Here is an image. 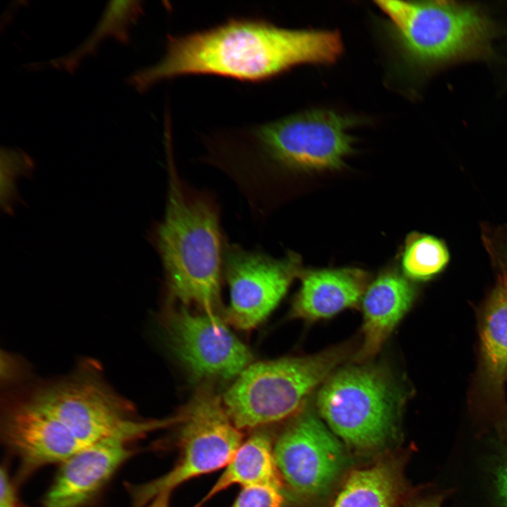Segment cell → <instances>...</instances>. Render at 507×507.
<instances>
[{
  "instance_id": "6da1fadb",
  "label": "cell",
  "mask_w": 507,
  "mask_h": 507,
  "mask_svg": "<svg viewBox=\"0 0 507 507\" xmlns=\"http://www.w3.org/2000/svg\"><path fill=\"white\" fill-rule=\"evenodd\" d=\"M343 51L342 37L335 30L231 20L207 30L169 36L162 58L125 81L141 94L160 81L187 75L260 81L302 64H332Z\"/></svg>"
},
{
  "instance_id": "7a4b0ae2",
  "label": "cell",
  "mask_w": 507,
  "mask_h": 507,
  "mask_svg": "<svg viewBox=\"0 0 507 507\" xmlns=\"http://www.w3.org/2000/svg\"><path fill=\"white\" fill-rule=\"evenodd\" d=\"M356 117L312 109L219 137L204 161L237 187L256 217L278 172L337 168L353 149Z\"/></svg>"
},
{
  "instance_id": "3957f363",
  "label": "cell",
  "mask_w": 507,
  "mask_h": 507,
  "mask_svg": "<svg viewBox=\"0 0 507 507\" xmlns=\"http://www.w3.org/2000/svg\"><path fill=\"white\" fill-rule=\"evenodd\" d=\"M165 215L158 231L170 301L215 313L220 306L225 237L220 208L208 192L189 185L169 154Z\"/></svg>"
},
{
  "instance_id": "277c9868",
  "label": "cell",
  "mask_w": 507,
  "mask_h": 507,
  "mask_svg": "<svg viewBox=\"0 0 507 507\" xmlns=\"http://www.w3.org/2000/svg\"><path fill=\"white\" fill-rule=\"evenodd\" d=\"M399 61L431 66L489 51L492 27L478 8L452 1H377Z\"/></svg>"
},
{
  "instance_id": "5b68a950",
  "label": "cell",
  "mask_w": 507,
  "mask_h": 507,
  "mask_svg": "<svg viewBox=\"0 0 507 507\" xmlns=\"http://www.w3.org/2000/svg\"><path fill=\"white\" fill-rule=\"evenodd\" d=\"M349 352V346L342 345L314 355L251 364L224 394L228 415L241 430L294 415Z\"/></svg>"
},
{
  "instance_id": "8992f818",
  "label": "cell",
  "mask_w": 507,
  "mask_h": 507,
  "mask_svg": "<svg viewBox=\"0 0 507 507\" xmlns=\"http://www.w3.org/2000/svg\"><path fill=\"white\" fill-rule=\"evenodd\" d=\"M382 366L353 365L331 375L316 396L322 418L354 447L370 449L391 434L406 395Z\"/></svg>"
},
{
  "instance_id": "52a82bcc",
  "label": "cell",
  "mask_w": 507,
  "mask_h": 507,
  "mask_svg": "<svg viewBox=\"0 0 507 507\" xmlns=\"http://www.w3.org/2000/svg\"><path fill=\"white\" fill-rule=\"evenodd\" d=\"M27 396L56 418L84 446L110 438L130 442L176 423L174 416L139 420L130 403L110 389L97 371L90 368L40 387Z\"/></svg>"
},
{
  "instance_id": "ba28073f",
  "label": "cell",
  "mask_w": 507,
  "mask_h": 507,
  "mask_svg": "<svg viewBox=\"0 0 507 507\" xmlns=\"http://www.w3.org/2000/svg\"><path fill=\"white\" fill-rule=\"evenodd\" d=\"M180 412L179 460L168 473L134 490L137 507L160 492H172L190 479L227 466L243 443L241 430L210 385L199 388Z\"/></svg>"
},
{
  "instance_id": "9c48e42d",
  "label": "cell",
  "mask_w": 507,
  "mask_h": 507,
  "mask_svg": "<svg viewBox=\"0 0 507 507\" xmlns=\"http://www.w3.org/2000/svg\"><path fill=\"white\" fill-rule=\"evenodd\" d=\"M299 273L294 254L277 258L225 240L223 275L230 295L225 320L239 330L254 328L277 306Z\"/></svg>"
},
{
  "instance_id": "30bf717a",
  "label": "cell",
  "mask_w": 507,
  "mask_h": 507,
  "mask_svg": "<svg viewBox=\"0 0 507 507\" xmlns=\"http://www.w3.org/2000/svg\"><path fill=\"white\" fill-rule=\"evenodd\" d=\"M164 321L172 350L195 380H230L251 363L249 349L216 313L180 305L168 308Z\"/></svg>"
},
{
  "instance_id": "8fae6325",
  "label": "cell",
  "mask_w": 507,
  "mask_h": 507,
  "mask_svg": "<svg viewBox=\"0 0 507 507\" xmlns=\"http://www.w3.org/2000/svg\"><path fill=\"white\" fill-rule=\"evenodd\" d=\"M273 451L281 477L294 492L304 495L326 491L344 463L339 440L303 408L278 437Z\"/></svg>"
},
{
  "instance_id": "7c38bea8",
  "label": "cell",
  "mask_w": 507,
  "mask_h": 507,
  "mask_svg": "<svg viewBox=\"0 0 507 507\" xmlns=\"http://www.w3.org/2000/svg\"><path fill=\"white\" fill-rule=\"evenodd\" d=\"M5 446L20 461V476L62 463L86 447L56 418L28 396L6 406L1 423Z\"/></svg>"
},
{
  "instance_id": "4fadbf2b",
  "label": "cell",
  "mask_w": 507,
  "mask_h": 507,
  "mask_svg": "<svg viewBox=\"0 0 507 507\" xmlns=\"http://www.w3.org/2000/svg\"><path fill=\"white\" fill-rule=\"evenodd\" d=\"M480 355L472 405L494 423L507 417V275L499 278L480 318Z\"/></svg>"
},
{
  "instance_id": "5bb4252c",
  "label": "cell",
  "mask_w": 507,
  "mask_h": 507,
  "mask_svg": "<svg viewBox=\"0 0 507 507\" xmlns=\"http://www.w3.org/2000/svg\"><path fill=\"white\" fill-rule=\"evenodd\" d=\"M130 441L110 438L78 451L61 465L42 507H83L133 453Z\"/></svg>"
},
{
  "instance_id": "9a60e30c",
  "label": "cell",
  "mask_w": 507,
  "mask_h": 507,
  "mask_svg": "<svg viewBox=\"0 0 507 507\" xmlns=\"http://www.w3.org/2000/svg\"><path fill=\"white\" fill-rule=\"evenodd\" d=\"M415 289L396 273L378 277L365 289L362 300L363 339L355 355L363 363L376 355L412 305Z\"/></svg>"
},
{
  "instance_id": "2e32d148",
  "label": "cell",
  "mask_w": 507,
  "mask_h": 507,
  "mask_svg": "<svg viewBox=\"0 0 507 507\" xmlns=\"http://www.w3.org/2000/svg\"><path fill=\"white\" fill-rule=\"evenodd\" d=\"M366 277L351 268L306 273L295 296L291 315L308 321L332 317L355 306L366 289Z\"/></svg>"
},
{
  "instance_id": "e0dca14e",
  "label": "cell",
  "mask_w": 507,
  "mask_h": 507,
  "mask_svg": "<svg viewBox=\"0 0 507 507\" xmlns=\"http://www.w3.org/2000/svg\"><path fill=\"white\" fill-rule=\"evenodd\" d=\"M269 433L256 430L241 444L223 474L194 507H201L219 492L234 484L242 487L270 486L281 489V475L274 457Z\"/></svg>"
},
{
  "instance_id": "ac0fdd59",
  "label": "cell",
  "mask_w": 507,
  "mask_h": 507,
  "mask_svg": "<svg viewBox=\"0 0 507 507\" xmlns=\"http://www.w3.org/2000/svg\"><path fill=\"white\" fill-rule=\"evenodd\" d=\"M143 11L140 1H109L91 35L76 49L48 62L26 64L25 68L36 71L51 68L73 74L83 59L96 54L104 39L112 37L120 43L129 44L130 29Z\"/></svg>"
},
{
  "instance_id": "d6986e66",
  "label": "cell",
  "mask_w": 507,
  "mask_h": 507,
  "mask_svg": "<svg viewBox=\"0 0 507 507\" xmlns=\"http://www.w3.org/2000/svg\"><path fill=\"white\" fill-rule=\"evenodd\" d=\"M398 490L394 469L387 464H378L353 472L334 507H394Z\"/></svg>"
},
{
  "instance_id": "ffe728a7",
  "label": "cell",
  "mask_w": 507,
  "mask_h": 507,
  "mask_svg": "<svg viewBox=\"0 0 507 507\" xmlns=\"http://www.w3.org/2000/svg\"><path fill=\"white\" fill-rule=\"evenodd\" d=\"M448 261L449 253L443 242L432 236L416 234L406 243L401 267L406 277L425 280L441 272Z\"/></svg>"
},
{
  "instance_id": "44dd1931",
  "label": "cell",
  "mask_w": 507,
  "mask_h": 507,
  "mask_svg": "<svg viewBox=\"0 0 507 507\" xmlns=\"http://www.w3.org/2000/svg\"><path fill=\"white\" fill-rule=\"evenodd\" d=\"M496 453L493 462V482L501 507H507V417L494 425Z\"/></svg>"
},
{
  "instance_id": "7402d4cb",
  "label": "cell",
  "mask_w": 507,
  "mask_h": 507,
  "mask_svg": "<svg viewBox=\"0 0 507 507\" xmlns=\"http://www.w3.org/2000/svg\"><path fill=\"white\" fill-rule=\"evenodd\" d=\"M281 490L270 486L242 487L231 507H281Z\"/></svg>"
},
{
  "instance_id": "603a6c76",
  "label": "cell",
  "mask_w": 507,
  "mask_h": 507,
  "mask_svg": "<svg viewBox=\"0 0 507 507\" xmlns=\"http://www.w3.org/2000/svg\"><path fill=\"white\" fill-rule=\"evenodd\" d=\"M0 475V507H19L16 490L6 466H1Z\"/></svg>"
},
{
  "instance_id": "cb8c5ba5",
  "label": "cell",
  "mask_w": 507,
  "mask_h": 507,
  "mask_svg": "<svg viewBox=\"0 0 507 507\" xmlns=\"http://www.w3.org/2000/svg\"><path fill=\"white\" fill-rule=\"evenodd\" d=\"M170 491H164L156 495L146 507H169Z\"/></svg>"
},
{
  "instance_id": "d4e9b609",
  "label": "cell",
  "mask_w": 507,
  "mask_h": 507,
  "mask_svg": "<svg viewBox=\"0 0 507 507\" xmlns=\"http://www.w3.org/2000/svg\"><path fill=\"white\" fill-rule=\"evenodd\" d=\"M444 495H439L432 499L422 500L413 503L410 507H441Z\"/></svg>"
},
{
  "instance_id": "484cf974",
  "label": "cell",
  "mask_w": 507,
  "mask_h": 507,
  "mask_svg": "<svg viewBox=\"0 0 507 507\" xmlns=\"http://www.w3.org/2000/svg\"><path fill=\"white\" fill-rule=\"evenodd\" d=\"M506 375H507V373H506Z\"/></svg>"
}]
</instances>
